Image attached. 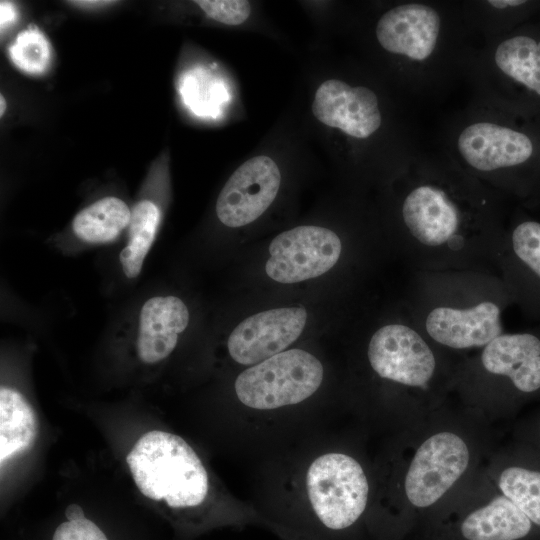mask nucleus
Segmentation results:
<instances>
[{
  "mask_svg": "<svg viewBox=\"0 0 540 540\" xmlns=\"http://www.w3.org/2000/svg\"><path fill=\"white\" fill-rule=\"evenodd\" d=\"M397 239L413 270H490L505 233L506 203L444 151H421L393 179Z\"/></svg>",
  "mask_w": 540,
  "mask_h": 540,
  "instance_id": "1",
  "label": "nucleus"
},
{
  "mask_svg": "<svg viewBox=\"0 0 540 540\" xmlns=\"http://www.w3.org/2000/svg\"><path fill=\"white\" fill-rule=\"evenodd\" d=\"M439 148L508 202L540 212V120L476 98L450 115Z\"/></svg>",
  "mask_w": 540,
  "mask_h": 540,
  "instance_id": "2",
  "label": "nucleus"
},
{
  "mask_svg": "<svg viewBox=\"0 0 540 540\" xmlns=\"http://www.w3.org/2000/svg\"><path fill=\"white\" fill-rule=\"evenodd\" d=\"M373 37L400 85L415 97H435L464 79L480 44L461 0H408L384 10Z\"/></svg>",
  "mask_w": 540,
  "mask_h": 540,
  "instance_id": "3",
  "label": "nucleus"
},
{
  "mask_svg": "<svg viewBox=\"0 0 540 540\" xmlns=\"http://www.w3.org/2000/svg\"><path fill=\"white\" fill-rule=\"evenodd\" d=\"M513 304L503 279L490 270H415L407 310L437 346L461 356L504 333Z\"/></svg>",
  "mask_w": 540,
  "mask_h": 540,
  "instance_id": "4",
  "label": "nucleus"
},
{
  "mask_svg": "<svg viewBox=\"0 0 540 540\" xmlns=\"http://www.w3.org/2000/svg\"><path fill=\"white\" fill-rule=\"evenodd\" d=\"M464 357L428 339L407 309L375 329L366 348L370 369L394 386L414 413H432L442 406L455 389Z\"/></svg>",
  "mask_w": 540,
  "mask_h": 540,
  "instance_id": "5",
  "label": "nucleus"
},
{
  "mask_svg": "<svg viewBox=\"0 0 540 540\" xmlns=\"http://www.w3.org/2000/svg\"><path fill=\"white\" fill-rule=\"evenodd\" d=\"M475 409L512 413L540 399V326L504 332L465 356L455 389Z\"/></svg>",
  "mask_w": 540,
  "mask_h": 540,
  "instance_id": "6",
  "label": "nucleus"
},
{
  "mask_svg": "<svg viewBox=\"0 0 540 540\" xmlns=\"http://www.w3.org/2000/svg\"><path fill=\"white\" fill-rule=\"evenodd\" d=\"M464 79L473 98L540 120V18L481 42Z\"/></svg>",
  "mask_w": 540,
  "mask_h": 540,
  "instance_id": "7",
  "label": "nucleus"
},
{
  "mask_svg": "<svg viewBox=\"0 0 540 540\" xmlns=\"http://www.w3.org/2000/svg\"><path fill=\"white\" fill-rule=\"evenodd\" d=\"M140 492L175 509L200 505L208 492L207 472L181 437L153 430L142 435L126 457Z\"/></svg>",
  "mask_w": 540,
  "mask_h": 540,
  "instance_id": "8",
  "label": "nucleus"
},
{
  "mask_svg": "<svg viewBox=\"0 0 540 540\" xmlns=\"http://www.w3.org/2000/svg\"><path fill=\"white\" fill-rule=\"evenodd\" d=\"M474 446L457 428L424 434L411 451L402 478V493L413 511L439 503L471 469Z\"/></svg>",
  "mask_w": 540,
  "mask_h": 540,
  "instance_id": "9",
  "label": "nucleus"
},
{
  "mask_svg": "<svg viewBox=\"0 0 540 540\" xmlns=\"http://www.w3.org/2000/svg\"><path fill=\"white\" fill-rule=\"evenodd\" d=\"M306 485L315 522L332 536L350 531L365 513L368 479L352 456L328 453L318 457L308 469Z\"/></svg>",
  "mask_w": 540,
  "mask_h": 540,
  "instance_id": "10",
  "label": "nucleus"
},
{
  "mask_svg": "<svg viewBox=\"0 0 540 540\" xmlns=\"http://www.w3.org/2000/svg\"><path fill=\"white\" fill-rule=\"evenodd\" d=\"M323 375V366L315 356L291 349L243 371L235 381V391L248 407L275 409L310 397L321 385Z\"/></svg>",
  "mask_w": 540,
  "mask_h": 540,
  "instance_id": "11",
  "label": "nucleus"
},
{
  "mask_svg": "<svg viewBox=\"0 0 540 540\" xmlns=\"http://www.w3.org/2000/svg\"><path fill=\"white\" fill-rule=\"evenodd\" d=\"M380 93L365 83H349L339 79L323 82L312 103L314 116L323 124L339 129L356 141L373 140L385 127L415 130L407 115L386 114Z\"/></svg>",
  "mask_w": 540,
  "mask_h": 540,
  "instance_id": "12",
  "label": "nucleus"
},
{
  "mask_svg": "<svg viewBox=\"0 0 540 540\" xmlns=\"http://www.w3.org/2000/svg\"><path fill=\"white\" fill-rule=\"evenodd\" d=\"M523 316L540 321V220L515 206L495 262Z\"/></svg>",
  "mask_w": 540,
  "mask_h": 540,
  "instance_id": "13",
  "label": "nucleus"
},
{
  "mask_svg": "<svg viewBox=\"0 0 540 540\" xmlns=\"http://www.w3.org/2000/svg\"><path fill=\"white\" fill-rule=\"evenodd\" d=\"M267 275L280 283H297L328 272L342 253L340 237L319 226H298L276 236L269 246Z\"/></svg>",
  "mask_w": 540,
  "mask_h": 540,
  "instance_id": "14",
  "label": "nucleus"
},
{
  "mask_svg": "<svg viewBox=\"0 0 540 540\" xmlns=\"http://www.w3.org/2000/svg\"><path fill=\"white\" fill-rule=\"evenodd\" d=\"M281 182L277 164L268 156L250 158L230 176L219 193L216 214L236 228L259 218L274 201Z\"/></svg>",
  "mask_w": 540,
  "mask_h": 540,
  "instance_id": "15",
  "label": "nucleus"
},
{
  "mask_svg": "<svg viewBox=\"0 0 540 540\" xmlns=\"http://www.w3.org/2000/svg\"><path fill=\"white\" fill-rule=\"evenodd\" d=\"M307 320L303 307L278 308L252 315L228 338L230 356L243 365H255L287 348L302 333Z\"/></svg>",
  "mask_w": 540,
  "mask_h": 540,
  "instance_id": "16",
  "label": "nucleus"
},
{
  "mask_svg": "<svg viewBox=\"0 0 540 540\" xmlns=\"http://www.w3.org/2000/svg\"><path fill=\"white\" fill-rule=\"evenodd\" d=\"M189 311L175 296H155L142 306L139 315L137 353L147 364L162 361L177 345L179 335L187 328Z\"/></svg>",
  "mask_w": 540,
  "mask_h": 540,
  "instance_id": "17",
  "label": "nucleus"
},
{
  "mask_svg": "<svg viewBox=\"0 0 540 540\" xmlns=\"http://www.w3.org/2000/svg\"><path fill=\"white\" fill-rule=\"evenodd\" d=\"M537 527L501 492L468 511L457 523L462 540H524Z\"/></svg>",
  "mask_w": 540,
  "mask_h": 540,
  "instance_id": "18",
  "label": "nucleus"
},
{
  "mask_svg": "<svg viewBox=\"0 0 540 540\" xmlns=\"http://www.w3.org/2000/svg\"><path fill=\"white\" fill-rule=\"evenodd\" d=\"M496 486L540 528V456L535 451L519 443L499 466Z\"/></svg>",
  "mask_w": 540,
  "mask_h": 540,
  "instance_id": "19",
  "label": "nucleus"
},
{
  "mask_svg": "<svg viewBox=\"0 0 540 540\" xmlns=\"http://www.w3.org/2000/svg\"><path fill=\"white\" fill-rule=\"evenodd\" d=\"M466 20L481 42L511 32L540 13V0H461Z\"/></svg>",
  "mask_w": 540,
  "mask_h": 540,
  "instance_id": "20",
  "label": "nucleus"
},
{
  "mask_svg": "<svg viewBox=\"0 0 540 540\" xmlns=\"http://www.w3.org/2000/svg\"><path fill=\"white\" fill-rule=\"evenodd\" d=\"M37 417L27 399L17 390L0 389V461L28 450L35 442Z\"/></svg>",
  "mask_w": 540,
  "mask_h": 540,
  "instance_id": "21",
  "label": "nucleus"
},
{
  "mask_svg": "<svg viewBox=\"0 0 540 540\" xmlns=\"http://www.w3.org/2000/svg\"><path fill=\"white\" fill-rule=\"evenodd\" d=\"M127 204L113 196L104 197L82 209L73 219L75 235L89 243L114 240L130 222Z\"/></svg>",
  "mask_w": 540,
  "mask_h": 540,
  "instance_id": "22",
  "label": "nucleus"
},
{
  "mask_svg": "<svg viewBox=\"0 0 540 540\" xmlns=\"http://www.w3.org/2000/svg\"><path fill=\"white\" fill-rule=\"evenodd\" d=\"M160 221L158 206L150 200L138 202L131 211L128 242L119 255L126 277H137L157 233Z\"/></svg>",
  "mask_w": 540,
  "mask_h": 540,
  "instance_id": "23",
  "label": "nucleus"
},
{
  "mask_svg": "<svg viewBox=\"0 0 540 540\" xmlns=\"http://www.w3.org/2000/svg\"><path fill=\"white\" fill-rule=\"evenodd\" d=\"M9 55L12 63L21 71L40 75L50 66L51 46L37 27H30L18 34L9 47Z\"/></svg>",
  "mask_w": 540,
  "mask_h": 540,
  "instance_id": "24",
  "label": "nucleus"
},
{
  "mask_svg": "<svg viewBox=\"0 0 540 540\" xmlns=\"http://www.w3.org/2000/svg\"><path fill=\"white\" fill-rule=\"evenodd\" d=\"M195 3L212 19L226 25H240L251 13L245 0H198Z\"/></svg>",
  "mask_w": 540,
  "mask_h": 540,
  "instance_id": "25",
  "label": "nucleus"
},
{
  "mask_svg": "<svg viewBox=\"0 0 540 540\" xmlns=\"http://www.w3.org/2000/svg\"><path fill=\"white\" fill-rule=\"evenodd\" d=\"M52 540H108L103 531L86 517L68 520L55 530Z\"/></svg>",
  "mask_w": 540,
  "mask_h": 540,
  "instance_id": "26",
  "label": "nucleus"
},
{
  "mask_svg": "<svg viewBox=\"0 0 540 540\" xmlns=\"http://www.w3.org/2000/svg\"><path fill=\"white\" fill-rule=\"evenodd\" d=\"M519 443L529 447L540 456V410L518 430Z\"/></svg>",
  "mask_w": 540,
  "mask_h": 540,
  "instance_id": "27",
  "label": "nucleus"
},
{
  "mask_svg": "<svg viewBox=\"0 0 540 540\" xmlns=\"http://www.w3.org/2000/svg\"><path fill=\"white\" fill-rule=\"evenodd\" d=\"M16 16L17 13L13 3L2 0L0 2V27L2 32L16 20Z\"/></svg>",
  "mask_w": 540,
  "mask_h": 540,
  "instance_id": "28",
  "label": "nucleus"
},
{
  "mask_svg": "<svg viewBox=\"0 0 540 540\" xmlns=\"http://www.w3.org/2000/svg\"><path fill=\"white\" fill-rule=\"evenodd\" d=\"M69 4L75 5L77 7H83V8H96V7H103L110 4L115 3V1H107V0H77V1H68Z\"/></svg>",
  "mask_w": 540,
  "mask_h": 540,
  "instance_id": "29",
  "label": "nucleus"
},
{
  "mask_svg": "<svg viewBox=\"0 0 540 540\" xmlns=\"http://www.w3.org/2000/svg\"><path fill=\"white\" fill-rule=\"evenodd\" d=\"M65 515L68 520H75L85 517L82 508L77 504H71L67 507Z\"/></svg>",
  "mask_w": 540,
  "mask_h": 540,
  "instance_id": "30",
  "label": "nucleus"
},
{
  "mask_svg": "<svg viewBox=\"0 0 540 540\" xmlns=\"http://www.w3.org/2000/svg\"><path fill=\"white\" fill-rule=\"evenodd\" d=\"M5 107H6L5 99L1 95V97H0V115L1 116L3 115V113L5 111Z\"/></svg>",
  "mask_w": 540,
  "mask_h": 540,
  "instance_id": "31",
  "label": "nucleus"
},
{
  "mask_svg": "<svg viewBox=\"0 0 540 540\" xmlns=\"http://www.w3.org/2000/svg\"><path fill=\"white\" fill-rule=\"evenodd\" d=\"M537 17H538V18H540V13L538 14V16H537Z\"/></svg>",
  "mask_w": 540,
  "mask_h": 540,
  "instance_id": "32",
  "label": "nucleus"
}]
</instances>
